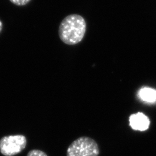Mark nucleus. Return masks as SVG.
<instances>
[{"label":"nucleus","mask_w":156,"mask_h":156,"mask_svg":"<svg viewBox=\"0 0 156 156\" xmlns=\"http://www.w3.org/2000/svg\"><path fill=\"white\" fill-rule=\"evenodd\" d=\"M140 98L146 102L155 103L156 102V90L144 87L140 90L138 93Z\"/></svg>","instance_id":"39448f33"},{"label":"nucleus","mask_w":156,"mask_h":156,"mask_svg":"<svg viewBox=\"0 0 156 156\" xmlns=\"http://www.w3.org/2000/svg\"><path fill=\"white\" fill-rule=\"evenodd\" d=\"M129 126L134 130L144 131L147 130L150 126V120L147 116L141 112L133 114L129 118Z\"/></svg>","instance_id":"20e7f679"},{"label":"nucleus","mask_w":156,"mask_h":156,"mask_svg":"<svg viewBox=\"0 0 156 156\" xmlns=\"http://www.w3.org/2000/svg\"><path fill=\"white\" fill-rule=\"evenodd\" d=\"M2 27H3V24H2V23L0 20V33L2 30Z\"/></svg>","instance_id":"6e6552de"},{"label":"nucleus","mask_w":156,"mask_h":156,"mask_svg":"<svg viewBox=\"0 0 156 156\" xmlns=\"http://www.w3.org/2000/svg\"><path fill=\"white\" fill-rule=\"evenodd\" d=\"M27 156H48V155L43 151L34 149L30 151Z\"/></svg>","instance_id":"423d86ee"},{"label":"nucleus","mask_w":156,"mask_h":156,"mask_svg":"<svg viewBox=\"0 0 156 156\" xmlns=\"http://www.w3.org/2000/svg\"><path fill=\"white\" fill-rule=\"evenodd\" d=\"M100 149L94 140L87 136H82L75 140L69 146L67 156H98Z\"/></svg>","instance_id":"f03ea898"},{"label":"nucleus","mask_w":156,"mask_h":156,"mask_svg":"<svg viewBox=\"0 0 156 156\" xmlns=\"http://www.w3.org/2000/svg\"><path fill=\"white\" fill-rule=\"evenodd\" d=\"M26 145L27 139L23 135L5 136L0 140V152L4 156H15L21 153Z\"/></svg>","instance_id":"7ed1b4c3"},{"label":"nucleus","mask_w":156,"mask_h":156,"mask_svg":"<svg viewBox=\"0 0 156 156\" xmlns=\"http://www.w3.org/2000/svg\"><path fill=\"white\" fill-rule=\"evenodd\" d=\"M86 31V23L79 15H70L62 21L58 28L59 37L68 45L78 44L83 39Z\"/></svg>","instance_id":"f257e3e1"},{"label":"nucleus","mask_w":156,"mask_h":156,"mask_svg":"<svg viewBox=\"0 0 156 156\" xmlns=\"http://www.w3.org/2000/svg\"><path fill=\"white\" fill-rule=\"evenodd\" d=\"M13 4L18 6H23L26 5L31 0H10Z\"/></svg>","instance_id":"0eeeda50"}]
</instances>
